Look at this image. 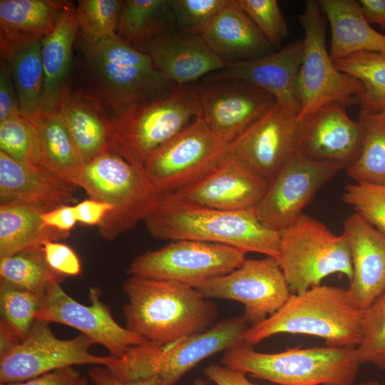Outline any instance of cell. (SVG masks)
<instances>
[{"label": "cell", "instance_id": "6da1fadb", "mask_svg": "<svg viewBox=\"0 0 385 385\" xmlns=\"http://www.w3.org/2000/svg\"><path fill=\"white\" fill-rule=\"evenodd\" d=\"M143 222L148 232L157 239L220 244L279 258L280 232L264 225L255 208L213 209L170 193L160 197Z\"/></svg>", "mask_w": 385, "mask_h": 385}, {"label": "cell", "instance_id": "7a4b0ae2", "mask_svg": "<svg viewBox=\"0 0 385 385\" xmlns=\"http://www.w3.org/2000/svg\"><path fill=\"white\" fill-rule=\"evenodd\" d=\"M123 291L125 328L148 343L164 346L210 329L216 305L195 288L173 282L129 276Z\"/></svg>", "mask_w": 385, "mask_h": 385}, {"label": "cell", "instance_id": "3957f363", "mask_svg": "<svg viewBox=\"0 0 385 385\" xmlns=\"http://www.w3.org/2000/svg\"><path fill=\"white\" fill-rule=\"evenodd\" d=\"M362 319L347 289L319 284L291 294L275 313L250 326L244 341L253 346L278 334H299L320 337L329 346L356 348Z\"/></svg>", "mask_w": 385, "mask_h": 385}, {"label": "cell", "instance_id": "277c9868", "mask_svg": "<svg viewBox=\"0 0 385 385\" xmlns=\"http://www.w3.org/2000/svg\"><path fill=\"white\" fill-rule=\"evenodd\" d=\"M94 96L114 117L133 106L165 98L178 87L155 68L151 58L117 34L95 44L83 43Z\"/></svg>", "mask_w": 385, "mask_h": 385}, {"label": "cell", "instance_id": "5b68a950", "mask_svg": "<svg viewBox=\"0 0 385 385\" xmlns=\"http://www.w3.org/2000/svg\"><path fill=\"white\" fill-rule=\"evenodd\" d=\"M222 365L279 385H354L362 365L354 347L257 351L245 342L224 351Z\"/></svg>", "mask_w": 385, "mask_h": 385}, {"label": "cell", "instance_id": "8992f818", "mask_svg": "<svg viewBox=\"0 0 385 385\" xmlns=\"http://www.w3.org/2000/svg\"><path fill=\"white\" fill-rule=\"evenodd\" d=\"M249 327L244 316L226 319L203 332L167 346L146 342L132 346L106 368L125 383L157 377L163 385H175L201 361L245 342Z\"/></svg>", "mask_w": 385, "mask_h": 385}, {"label": "cell", "instance_id": "52a82bcc", "mask_svg": "<svg viewBox=\"0 0 385 385\" xmlns=\"http://www.w3.org/2000/svg\"><path fill=\"white\" fill-rule=\"evenodd\" d=\"M80 188L89 198L112 206L97 226L100 235L110 241L143 222L161 197L143 166L112 152L84 165Z\"/></svg>", "mask_w": 385, "mask_h": 385}, {"label": "cell", "instance_id": "ba28073f", "mask_svg": "<svg viewBox=\"0 0 385 385\" xmlns=\"http://www.w3.org/2000/svg\"><path fill=\"white\" fill-rule=\"evenodd\" d=\"M200 116L197 86H178L165 98L136 105L111 119L110 152L143 166L155 150Z\"/></svg>", "mask_w": 385, "mask_h": 385}, {"label": "cell", "instance_id": "9c48e42d", "mask_svg": "<svg viewBox=\"0 0 385 385\" xmlns=\"http://www.w3.org/2000/svg\"><path fill=\"white\" fill-rule=\"evenodd\" d=\"M279 264L292 294L321 284L340 273L351 280V251L345 236L334 235L319 220L302 214L280 232Z\"/></svg>", "mask_w": 385, "mask_h": 385}, {"label": "cell", "instance_id": "30bf717a", "mask_svg": "<svg viewBox=\"0 0 385 385\" xmlns=\"http://www.w3.org/2000/svg\"><path fill=\"white\" fill-rule=\"evenodd\" d=\"M299 21L304 30V49L297 82V121L330 103H358L364 87L338 69L331 58L326 44L327 19L318 1H306Z\"/></svg>", "mask_w": 385, "mask_h": 385}, {"label": "cell", "instance_id": "8fae6325", "mask_svg": "<svg viewBox=\"0 0 385 385\" xmlns=\"http://www.w3.org/2000/svg\"><path fill=\"white\" fill-rule=\"evenodd\" d=\"M94 344L83 334L68 339L57 338L50 323L36 320L21 342L0 341V383L24 381L75 365H113L117 358L89 351Z\"/></svg>", "mask_w": 385, "mask_h": 385}, {"label": "cell", "instance_id": "7c38bea8", "mask_svg": "<svg viewBox=\"0 0 385 385\" xmlns=\"http://www.w3.org/2000/svg\"><path fill=\"white\" fill-rule=\"evenodd\" d=\"M245 254L224 245L188 240L172 241L162 248L135 257L127 274L196 289L240 267L246 260Z\"/></svg>", "mask_w": 385, "mask_h": 385}, {"label": "cell", "instance_id": "4fadbf2b", "mask_svg": "<svg viewBox=\"0 0 385 385\" xmlns=\"http://www.w3.org/2000/svg\"><path fill=\"white\" fill-rule=\"evenodd\" d=\"M228 146L200 116L155 150L143 168L163 196L207 174L228 154Z\"/></svg>", "mask_w": 385, "mask_h": 385}, {"label": "cell", "instance_id": "5bb4252c", "mask_svg": "<svg viewBox=\"0 0 385 385\" xmlns=\"http://www.w3.org/2000/svg\"><path fill=\"white\" fill-rule=\"evenodd\" d=\"M196 289L207 299L242 304L243 316L250 326L275 313L292 294L278 260L271 257L246 259L233 271L212 278Z\"/></svg>", "mask_w": 385, "mask_h": 385}, {"label": "cell", "instance_id": "9a60e30c", "mask_svg": "<svg viewBox=\"0 0 385 385\" xmlns=\"http://www.w3.org/2000/svg\"><path fill=\"white\" fill-rule=\"evenodd\" d=\"M343 168L295 150L269 182L255 210L267 227L281 232L302 214L317 192Z\"/></svg>", "mask_w": 385, "mask_h": 385}, {"label": "cell", "instance_id": "2e32d148", "mask_svg": "<svg viewBox=\"0 0 385 385\" xmlns=\"http://www.w3.org/2000/svg\"><path fill=\"white\" fill-rule=\"evenodd\" d=\"M88 299L90 305L81 304L63 290L61 282H56L47 291L36 320L73 327L115 358L121 357L132 346L148 342L115 322L110 308L101 300L98 287L89 288Z\"/></svg>", "mask_w": 385, "mask_h": 385}, {"label": "cell", "instance_id": "e0dca14e", "mask_svg": "<svg viewBox=\"0 0 385 385\" xmlns=\"http://www.w3.org/2000/svg\"><path fill=\"white\" fill-rule=\"evenodd\" d=\"M197 87L202 117L228 144L277 102L266 91L237 79L206 81Z\"/></svg>", "mask_w": 385, "mask_h": 385}, {"label": "cell", "instance_id": "ac0fdd59", "mask_svg": "<svg viewBox=\"0 0 385 385\" xmlns=\"http://www.w3.org/2000/svg\"><path fill=\"white\" fill-rule=\"evenodd\" d=\"M297 116L276 103L228 146V153L268 183L296 150Z\"/></svg>", "mask_w": 385, "mask_h": 385}, {"label": "cell", "instance_id": "d6986e66", "mask_svg": "<svg viewBox=\"0 0 385 385\" xmlns=\"http://www.w3.org/2000/svg\"><path fill=\"white\" fill-rule=\"evenodd\" d=\"M348 105H324L299 122L296 150L321 162L346 168L356 159L363 141L364 128L346 112Z\"/></svg>", "mask_w": 385, "mask_h": 385}, {"label": "cell", "instance_id": "ffe728a7", "mask_svg": "<svg viewBox=\"0 0 385 385\" xmlns=\"http://www.w3.org/2000/svg\"><path fill=\"white\" fill-rule=\"evenodd\" d=\"M268 183L229 153L197 181L173 192L191 203L223 210L255 208Z\"/></svg>", "mask_w": 385, "mask_h": 385}, {"label": "cell", "instance_id": "44dd1931", "mask_svg": "<svg viewBox=\"0 0 385 385\" xmlns=\"http://www.w3.org/2000/svg\"><path fill=\"white\" fill-rule=\"evenodd\" d=\"M303 39L292 41L277 52L244 61L227 63L205 81L237 79L269 93L288 112L297 115V82L304 55Z\"/></svg>", "mask_w": 385, "mask_h": 385}, {"label": "cell", "instance_id": "7402d4cb", "mask_svg": "<svg viewBox=\"0 0 385 385\" xmlns=\"http://www.w3.org/2000/svg\"><path fill=\"white\" fill-rule=\"evenodd\" d=\"M353 275L349 294L361 311L385 292V233L354 212L344 223Z\"/></svg>", "mask_w": 385, "mask_h": 385}, {"label": "cell", "instance_id": "603a6c76", "mask_svg": "<svg viewBox=\"0 0 385 385\" xmlns=\"http://www.w3.org/2000/svg\"><path fill=\"white\" fill-rule=\"evenodd\" d=\"M134 47L148 54L155 68L176 86L192 84L226 64L200 35L178 29Z\"/></svg>", "mask_w": 385, "mask_h": 385}, {"label": "cell", "instance_id": "cb8c5ba5", "mask_svg": "<svg viewBox=\"0 0 385 385\" xmlns=\"http://www.w3.org/2000/svg\"><path fill=\"white\" fill-rule=\"evenodd\" d=\"M78 188L41 166L19 163L0 150V203H19L46 212L78 203Z\"/></svg>", "mask_w": 385, "mask_h": 385}, {"label": "cell", "instance_id": "d4e9b609", "mask_svg": "<svg viewBox=\"0 0 385 385\" xmlns=\"http://www.w3.org/2000/svg\"><path fill=\"white\" fill-rule=\"evenodd\" d=\"M67 128L84 165L110 152L111 119L92 94L62 91L56 109Z\"/></svg>", "mask_w": 385, "mask_h": 385}, {"label": "cell", "instance_id": "484cf974", "mask_svg": "<svg viewBox=\"0 0 385 385\" xmlns=\"http://www.w3.org/2000/svg\"><path fill=\"white\" fill-rule=\"evenodd\" d=\"M201 36L226 63L252 60L274 52L236 0H229Z\"/></svg>", "mask_w": 385, "mask_h": 385}, {"label": "cell", "instance_id": "4316f807", "mask_svg": "<svg viewBox=\"0 0 385 385\" xmlns=\"http://www.w3.org/2000/svg\"><path fill=\"white\" fill-rule=\"evenodd\" d=\"M41 41L33 36L0 31L1 60L9 70L21 113L31 122L40 113L43 96Z\"/></svg>", "mask_w": 385, "mask_h": 385}, {"label": "cell", "instance_id": "83f0119b", "mask_svg": "<svg viewBox=\"0 0 385 385\" xmlns=\"http://www.w3.org/2000/svg\"><path fill=\"white\" fill-rule=\"evenodd\" d=\"M318 2L330 26L329 54L334 61L359 52L385 53V35L366 20L358 1Z\"/></svg>", "mask_w": 385, "mask_h": 385}, {"label": "cell", "instance_id": "f1b7e54d", "mask_svg": "<svg viewBox=\"0 0 385 385\" xmlns=\"http://www.w3.org/2000/svg\"><path fill=\"white\" fill-rule=\"evenodd\" d=\"M75 14L73 4L66 2L55 28L42 38L44 83L39 113L55 110L62 91L67 86L72 46L78 31Z\"/></svg>", "mask_w": 385, "mask_h": 385}, {"label": "cell", "instance_id": "f546056e", "mask_svg": "<svg viewBox=\"0 0 385 385\" xmlns=\"http://www.w3.org/2000/svg\"><path fill=\"white\" fill-rule=\"evenodd\" d=\"M39 139V165L80 188L84 164L56 110L41 113L32 122Z\"/></svg>", "mask_w": 385, "mask_h": 385}, {"label": "cell", "instance_id": "4dcf8cb0", "mask_svg": "<svg viewBox=\"0 0 385 385\" xmlns=\"http://www.w3.org/2000/svg\"><path fill=\"white\" fill-rule=\"evenodd\" d=\"M42 212L23 204H0V258L40 249L47 241L70 235V232L46 227L41 220Z\"/></svg>", "mask_w": 385, "mask_h": 385}, {"label": "cell", "instance_id": "1f68e13d", "mask_svg": "<svg viewBox=\"0 0 385 385\" xmlns=\"http://www.w3.org/2000/svg\"><path fill=\"white\" fill-rule=\"evenodd\" d=\"M177 29L170 0L123 1L116 34L133 46Z\"/></svg>", "mask_w": 385, "mask_h": 385}, {"label": "cell", "instance_id": "d6a6232c", "mask_svg": "<svg viewBox=\"0 0 385 385\" xmlns=\"http://www.w3.org/2000/svg\"><path fill=\"white\" fill-rule=\"evenodd\" d=\"M66 2L1 0L0 31L43 38L55 28Z\"/></svg>", "mask_w": 385, "mask_h": 385}, {"label": "cell", "instance_id": "836d02e7", "mask_svg": "<svg viewBox=\"0 0 385 385\" xmlns=\"http://www.w3.org/2000/svg\"><path fill=\"white\" fill-rule=\"evenodd\" d=\"M45 296L0 281V341L19 342L29 333Z\"/></svg>", "mask_w": 385, "mask_h": 385}, {"label": "cell", "instance_id": "e575fe53", "mask_svg": "<svg viewBox=\"0 0 385 385\" xmlns=\"http://www.w3.org/2000/svg\"><path fill=\"white\" fill-rule=\"evenodd\" d=\"M0 277L16 287L46 296L49 287L66 277L47 264L42 248L0 258Z\"/></svg>", "mask_w": 385, "mask_h": 385}, {"label": "cell", "instance_id": "d590c367", "mask_svg": "<svg viewBox=\"0 0 385 385\" xmlns=\"http://www.w3.org/2000/svg\"><path fill=\"white\" fill-rule=\"evenodd\" d=\"M359 120L364 138L359 153L346 168L356 183L385 185V123L371 113L361 109Z\"/></svg>", "mask_w": 385, "mask_h": 385}, {"label": "cell", "instance_id": "8d00e7d4", "mask_svg": "<svg viewBox=\"0 0 385 385\" xmlns=\"http://www.w3.org/2000/svg\"><path fill=\"white\" fill-rule=\"evenodd\" d=\"M334 63L338 69L363 84L364 91L358 97L361 108L385 100V53L359 52Z\"/></svg>", "mask_w": 385, "mask_h": 385}, {"label": "cell", "instance_id": "74e56055", "mask_svg": "<svg viewBox=\"0 0 385 385\" xmlns=\"http://www.w3.org/2000/svg\"><path fill=\"white\" fill-rule=\"evenodd\" d=\"M123 1L80 0L76 8V22L83 42L95 44L116 35Z\"/></svg>", "mask_w": 385, "mask_h": 385}, {"label": "cell", "instance_id": "f35d334b", "mask_svg": "<svg viewBox=\"0 0 385 385\" xmlns=\"http://www.w3.org/2000/svg\"><path fill=\"white\" fill-rule=\"evenodd\" d=\"M0 148L15 160L39 165V139L36 125L22 114L0 122Z\"/></svg>", "mask_w": 385, "mask_h": 385}, {"label": "cell", "instance_id": "ab89813d", "mask_svg": "<svg viewBox=\"0 0 385 385\" xmlns=\"http://www.w3.org/2000/svg\"><path fill=\"white\" fill-rule=\"evenodd\" d=\"M361 364L385 371V292L363 311L362 337L356 347Z\"/></svg>", "mask_w": 385, "mask_h": 385}, {"label": "cell", "instance_id": "60d3db41", "mask_svg": "<svg viewBox=\"0 0 385 385\" xmlns=\"http://www.w3.org/2000/svg\"><path fill=\"white\" fill-rule=\"evenodd\" d=\"M342 200L354 207L367 222L385 233V185L349 184L343 192Z\"/></svg>", "mask_w": 385, "mask_h": 385}, {"label": "cell", "instance_id": "b9f144b4", "mask_svg": "<svg viewBox=\"0 0 385 385\" xmlns=\"http://www.w3.org/2000/svg\"><path fill=\"white\" fill-rule=\"evenodd\" d=\"M236 1L274 48L287 38L289 30L276 0Z\"/></svg>", "mask_w": 385, "mask_h": 385}, {"label": "cell", "instance_id": "7bdbcfd3", "mask_svg": "<svg viewBox=\"0 0 385 385\" xmlns=\"http://www.w3.org/2000/svg\"><path fill=\"white\" fill-rule=\"evenodd\" d=\"M178 31L200 35L229 0H170Z\"/></svg>", "mask_w": 385, "mask_h": 385}, {"label": "cell", "instance_id": "ee69618b", "mask_svg": "<svg viewBox=\"0 0 385 385\" xmlns=\"http://www.w3.org/2000/svg\"><path fill=\"white\" fill-rule=\"evenodd\" d=\"M48 265L56 272L64 276H77L81 272L80 260L73 250L57 241H47L42 247Z\"/></svg>", "mask_w": 385, "mask_h": 385}, {"label": "cell", "instance_id": "f6af8a7d", "mask_svg": "<svg viewBox=\"0 0 385 385\" xmlns=\"http://www.w3.org/2000/svg\"><path fill=\"white\" fill-rule=\"evenodd\" d=\"M21 114L17 93L6 63H0V122Z\"/></svg>", "mask_w": 385, "mask_h": 385}, {"label": "cell", "instance_id": "bcb514c9", "mask_svg": "<svg viewBox=\"0 0 385 385\" xmlns=\"http://www.w3.org/2000/svg\"><path fill=\"white\" fill-rule=\"evenodd\" d=\"M80 372L73 366L64 367L20 382L0 385H74L81 378Z\"/></svg>", "mask_w": 385, "mask_h": 385}, {"label": "cell", "instance_id": "7dc6e473", "mask_svg": "<svg viewBox=\"0 0 385 385\" xmlns=\"http://www.w3.org/2000/svg\"><path fill=\"white\" fill-rule=\"evenodd\" d=\"M77 220L86 225L98 226L113 207L109 204L88 198L74 205Z\"/></svg>", "mask_w": 385, "mask_h": 385}, {"label": "cell", "instance_id": "c3c4849f", "mask_svg": "<svg viewBox=\"0 0 385 385\" xmlns=\"http://www.w3.org/2000/svg\"><path fill=\"white\" fill-rule=\"evenodd\" d=\"M204 374L216 385H259L249 381L245 372L217 364L206 366Z\"/></svg>", "mask_w": 385, "mask_h": 385}, {"label": "cell", "instance_id": "681fc988", "mask_svg": "<svg viewBox=\"0 0 385 385\" xmlns=\"http://www.w3.org/2000/svg\"><path fill=\"white\" fill-rule=\"evenodd\" d=\"M41 220L46 227L66 232H71L78 222L74 205H63L43 212Z\"/></svg>", "mask_w": 385, "mask_h": 385}, {"label": "cell", "instance_id": "f907efd6", "mask_svg": "<svg viewBox=\"0 0 385 385\" xmlns=\"http://www.w3.org/2000/svg\"><path fill=\"white\" fill-rule=\"evenodd\" d=\"M88 375L93 385H163L157 377L134 382H123L114 377L107 368L98 365L93 366L88 371Z\"/></svg>", "mask_w": 385, "mask_h": 385}, {"label": "cell", "instance_id": "816d5d0a", "mask_svg": "<svg viewBox=\"0 0 385 385\" xmlns=\"http://www.w3.org/2000/svg\"><path fill=\"white\" fill-rule=\"evenodd\" d=\"M363 15L371 24L385 29V0H359Z\"/></svg>", "mask_w": 385, "mask_h": 385}, {"label": "cell", "instance_id": "f5cc1de1", "mask_svg": "<svg viewBox=\"0 0 385 385\" xmlns=\"http://www.w3.org/2000/svg\"><path fill=\"white\" fill-rule=\"evenodd\" d=\"M374 114L378 119L385 123V100L367 108H361Z\"/></svg>", "mask_w": 385, "mask_h": 385}, {"label": "cell", "instance_id": "db71d44e", "mask_svg": "<svg viewBox=\"0 0 385 385\" xmlns=\"http://www.w3.org/2000/svg\"><path fill=\"white\" fill-rule=\"evenodd\" d=\"M74 385H89L88 381L85 376H81Z\"/></svg>", "mask_w": 385, "mask_h": 385}, {"label": "cell", "instance_id": "11a10c76", "mask_svg": "<svg viewBox=\"0 0 385 385\" xmlns=\"http://www.w3.org/2000/svg\"><path fill=\"white\" fill-rule=\"evenodd\" d=\"M358 385H380L376 381H367L359 383Z\"/></svg>", "mask_w": 385, "mask_h": 385}, {"label": "cell", "instance_id": "9f6ffc18", "mask_svg": "<svg viewBox=\"0 0 385 385\" xmlns=\"http://www.w3.org/2000/svg\"><path fill=\"white\" fill-rule=\"evenodd\" d=\"M192 385H209L205 380L197 379L194 381Z\"/></svg>", "mask_w": 385, "mask_h": 385}]
</instances>
